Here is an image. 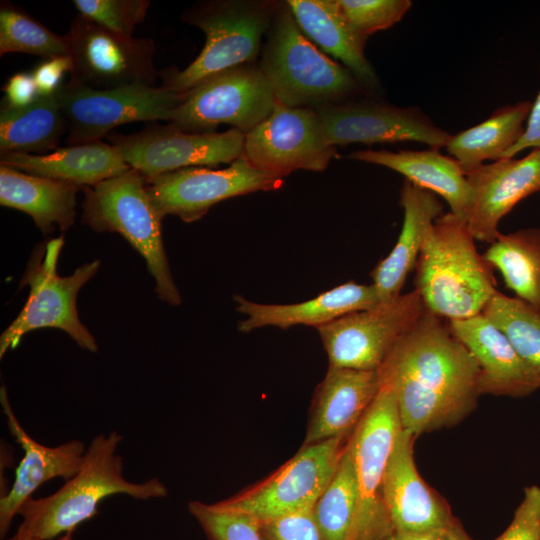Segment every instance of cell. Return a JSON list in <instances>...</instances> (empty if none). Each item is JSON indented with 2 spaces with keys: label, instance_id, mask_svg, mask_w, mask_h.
<instances>
[{
  "label": "cell",
  "instance_id": "cell-38",
  "mask_svg": "<svg viewBox=\"0 0 540 540\" xmlns=\"http://www.w3.org/2000/svg\"><path fill=\"white\" fill-rule=\"evenodd\" d=\"M312 509L258 522L262 540H323Z\"/></svg>",
  "mask_w": 540,
  "mask_h": 540
},
{
  "label": "cell",
  "instance_id": "cell-5",
  "mask_svg": "<svg viewBox=\"0 0 540 540\" xmlns=\"http://www.w3.org/2000/svg\"><path fill=\"white\" fill-rule=\"evenodd\" d=\"M278 2L269 0H212L197 2L182 15L206 36L199 55L185 69L159 71L161 86L185 93L227 69L255 63Z\"/></svg>",
  "mask_w": 540,
  "mask_h": 540
},
{
  "label": "cell",
  "instance_id": "cell-43",
  "mask_svg": "<svg viewBox=\"0 0 540 540\" xmlns=\"http://www.w3.org/2000/svg\"><path fill=\"white\" fill-rule=\"evenodd\" d=\"M540 70V65H539ZM540 149V91L527 118V125L519 140L503 155V158H513L519 152L527 149Z\"/></svg>",
  "mask_w": 540,
  "mask_h": 540
},
{
  "label": "cell",
  "instance_id": "cell-18",
  "mask_svg": "<svg viewBox=\"0 0 540 540\" xmlns=\"http://www.w3.org/2000/svg\"><path fill=\"white\" fill-rule=\"evenodd\" d=\"M416 438L400 430L384 471L383 500L394 531H425L457 520L448 502L419 474L414 461Z\"/></svg>",
  "mask_w": 540,
  "mask_h": 540
},
{
  "label": "cell",
  "instance_id": "cell-39",
  "mask_svg": "<svg viewBox=\"0 0 540 540\" xmlns=\"http://www.w3.org/2000/svg\"><path fill=\"white\" fill-rule=\"evenodd\" d=\"M494 540H540V486L524 489V498L511 523Z\"/></svg>",
  "mask_w": 540,
  "mask_h": 540
},
{
  "label": "cell",
  "instance_id": "cell-42",
  "mask_svg": "<svg viewBox=\"0 0 540 540\" xmlns=\"http://www.w3.org/2000/svg\"><path fill=\"white\" fill-rule=\"evenodd\" d=\"M382 540H473L464 530L462 524L457 519L447 526L419 531V532H399L392 531Z\"/></svg>",
  "mask_w": 540,
  "mask_h": 540
},
{
  "label": "cell",
  "instance_id": "cell-17",
  "mask_svg": "<svg viewBox=\"0 0 540 540\" xmlns=\"http://www.w3.org/2000/svg\"><path fill=\"white\" fill-rule=\"evenodd\" d=\"M316 112L333 146L415 141L440 149L451 137L417 107L367 100L330 104Z\"/></svg>",
  "mask_w": 540,
  "mask_h": 540
},
{
  "label": "cell",
  "instance_id": "cell-20",
  "mask_svg": "<svg viewBox=\"0 0 540 540\" xmlns=\"http://www.w3.org/2000/svg\"><path fill=\"white\" fill-rule=\"evenodd\" d=\"M454 336L479 368L480 395L523 397L540 388V377L519 356L506 335L482 313L450 320Z\"/></svg>",
  "mask_w": 540,
  "mask_h": 540
},
{
  "label": "cell",
  "instance_id": "cell-41",
  "mask_svg": "<svg viewBox=\"0 0 540 540\" xmlns=\"http://www.w3.org/2000/svg\"><path fill=\"white\" fill-rule=\"evenodd\" d=\"M5 96L2 107L18 109L35 102L40 94L32 73L18 72L13 74L3 87Z\"/></svg>",
  "mask_w": 540,
  "mask_h": 540
},
{
  "label": "cell",
  "instance_id": "cell-4",
  "mask_svg": "<svg viewBox=\"0 0 540 540\" xmlns=\"http://www.w3.org/2000/svg\"><path fill=\"white\" fill-rule=\"evenodd\" d=\"M259 63L275 100L293 108H319L366 93L354 74L304 34L287 3L278 2Z\"/></svg>",
  "mask_w": 540,
  "mask_h": 540
},
{
  "label": "cell",
  "instance_id": "cell-3",
  "mask_svg": "<svg viewBox=\"0 0 540 540\" xmlns=\"http://www.w3.org/2000/svg\"><path fill=\"white\" fill-rule=\"evenodd\" d=\"M121 440L116 431L95 436L74 477L55 493L38 499L30 497L22 504L18 515L23 521L17 530L38 540H51L74 532L80 523L92 518L106 497L116 494L138 500L166 497L167 488L156 477L142 483L125 479L122 457L116 454Z\"/></svg>",
  "mask_w": 540,
  "mask_h": 540
},
{
  "label": "cell",
  "instance_id": "cell-22",
  "mask_svg": "<svg viewBox=\"0 0 540 540\" xmlns=\"http://www.w3.org/2000/svg\"><path fill=\"white\" fill-rule=\"evenodd\" d=\"M0 403L7 417L9 431L24 451V456L15 470L12 487L0 498V537L3 539L19 508L32 497L38 487L56 477L67 481L78 473L86 447L76 439L56 447L38 443L26 433L17 420L5 386L0 388Z\"/></svg>",
  "mask_w": 540,
  "mask_h": 540
},
{
  "label": "cell",
  "instance_id": "cell-24",
  "mask_svg": "<svg viewBox=\"0 0 540 540\" xmlns=\"http://www.w3.org/2000/svg\"><path fill=\"white\" fill-rule=\"evenodd\" d=\"M348 158L392 169L416 186L441 196L454 215L467 221L473 203V191L460 166L439 149L421 151L359 150Z\"/></svg>",
  "mask_w": 540,
  "mask_h": 540
},
{
  "label": "cell",
  "instance_id": "cell-30",
  "mask_svg": "<svg viewBox=\"0 0 540 540\" xmlns=\"http://www.w3.org/2000/svg\"><path fill=\"white\" fill-rule=\"evenodd\" d=\"M531 107V101L523 100L498 108L485 121L451 135L447 152L463 171L502 159L522 136Z\"/></svg>",
  "mask_w": 540,
  "mask_h": 540
},
{
  "label": "cell",
  "instance_id": "cell-33",
  "mask_svg": "<svg viewBox=\"0 0 540 540\" xmlns=\"http://www.w3.org/2000/svg\"><path fill=\"white\" fill-rule=\"evenodd\" d=\"M482 314L506 335L519 356L540 377V312L517 297L497 291Z\"/></svg>",
  "mask_w": 540,
  "mask_h": 540
},
{
  "label": "cell",
  "instance_id": "cell-13",
  "mask_svg": "<svg viewBox=\"0 0 540 540\" xmlns=\"http://www.w3.org/2000/svg\"><path fill=\"white\" fill-rule=\"evenodd\" d=\"M401 429L395 396L381 385L346 442L355 470L361 540H382L393 531L383 500V476Z\"/></svg>",
  "mask_w": 540,
  "mask_h": 540
},
{
  "label": "cell",
  "instance_id": "cell-23",
  "mask_svg": "<svg viewBox=\"0 0 540 540\" xmlns=\"http://www.w3.org/2000/svg\"><path fill=\"white\" fill-rule=\"evenodd\" d=\"M236 310L246 316L238 330L249 333L272 326L283 330L305 325L315 328L329 324L345 315L366 310L381 301L372 284L347 282L318 296L293 304H262L251 302L240 295L233 296Z\"/></svg>",
  "mask_w": 540,
  "mask_h": 540
},
{
  "label": "cell",
  "instance_id": "cell-19",
  "mask_svg": "<svg viewBox=\"0 0 540 540\" xmlns=\"http://www.w3.org/2000/svg\"><path fill=\"white\" fill-rule=\"evenodd\" d=\"M473 191L467 220L475 240L491 244L498 224L522 199L540 191V149L521 159L502 158L464 171Z\"/></svg>",
  "mask_w": 540,
  "mask_h": 540
},
{
  "label": "cell",
  "instance_id": "cell-15",
  "mask_svg": "<svg viewBox=\"0 0 540 540\" xmlns=\"http://www.w3.org/2000/svg\"><path fill=\"white\" fill-rule=\"evenodd\" d=\"M106 138L132 169L151 178L189 167L231 164L243 154L245 133L235 128L189 133L168 123Z\"/></svg>",
  "mask_w": 540,
  "mask_h": 540
},
{
  "label": "cell",
  "instance_id": "cell-8",
  "mask_svg": "<svg viewBox=\"0 0 540 540\" xmlns=\"http://www.w3.org/2000/svg\"><path fill=\"white\" fill-rule=\"evenodd\" d=\"M275 102L260 65L243 64L185 92L168 123L189 133L214 132L218 125L228 124L246 134L271 113Z\"/></svg>",
  "mask_w": 540,
  "mask_h": 540
},
{
  "label": "cell",
  "instance_id": "cell-28",
  "mask_svg": "<svg viewBox=\"0 0 540 540\" xmlns=\"http://www.w3.org/2000/svg\"><path fill=\"white\" fill-rule=\"evenodd\" d=\"M79 186L0 164V204L33 219L43 234L68 230L76 217Z\"/></svg>",
  "mask_w": 540,
  "mask_h": 540
},
{
  "label": "cell",
  "instance_id": "cell-37",
  "mask_svg": "<svg viewBox=\"0 0 540 540\" xmlns=\"http://www.w3.org/2000/svg\"><path fill=\"white\" fill-rule=\"evenodd\" d=\"M350 26L368 38L399 22L411 8L410 0H336Z\"/></svg>",
  "mask_w": 540,
  "mask_h": 540
},
{
  "label": "cell",
  "instance_id": "cell-36",
  "mask_svg": "<svg viewBox=\"0 0 540 540\" xmlns=\"http://www.w3.org/2000/svg\"><path fill=\"white\" fill-rule=\"evenodd\" d=\"M78 14L120 35L133 36L147 15L149 0H73Z\"/></svg>",
  "mask_w": 540,
  "mask_h": 540
},
{
  "label": "cell",
  "instance_id": "cell-31",
  "mask_svg": "<svg viewBox=\"0 0 540 540\" xmlns=\"http://www.w3.org/2000/svg\"><path fill=\"white\" fill-rule=\"evenodd\" d=\"M483 255L506 287L540 312V228L499 233Z\"/></svg>",
  "mask_w": 540,
  "mask_h": 540
},
{
  "label": "cell",
  "instance_id": "cell-21",
  "mask_svg": "<svg viewBox=\"0 0 540 540\" xmlns=\"http://www.w3.org/2000/svg\"><path fill=\"white\" fill-rule=\"evenodd\" d=\"M380 389L378 370L329 365L312 398L303 445L349 438Z\"/></svg>",
  "mask_w": 540,
  "mask_h": 540
},
{
  "label": "cell",
  "instance_id": "cell-34",
  "mask_svg": "<svg viewBox=\"0 0 540 540\" xmlns=\"http://www.w3.org/2000/svg\"><path fill=\"white\" fill-rule=\"evenodd\" d=\"M26 53L43 60L69 55L65 35L50 31L23 9L1 2L0 55Z\"/></svg>",
  "mask_w": 540,
  "mask_h": 540
},
{
  "label": "cell",
  "instance_id": "cell-16",
  "mask_svg": "<svg viewBox=\"0 0 540 540\" xmlns=\"http://www.w3.org/2000/svg\"><path fill=\"white\" fill-rule=\"evenodd\" d=\"M149 197L162 217L187 223L201 219L215 204L257 191L277 190L283 179L253 168L240 157L224 169L189 167L145 178Z\"/></svg>",
  "mask_w": 540,
  "mask_h": 540
},
{
  "label": "cell",
  "instance_id": "cell-2",
  "mask_svg": "<svg viewBox=\"0 0 540 540\" xmlns=\"http://www.w3.org/2000/svg\"><path fill=\"white\" fill-rule=\"evenodd\" d=\"M467 221L443 213L427 229L415 269L425 310L445 320L483 312L497 290L493 266L478 253Z\"/></svg>",
  "mask_w": 540,
  "mask_h": 540
},
{
  "label": "cell",
  "instance_id": "cell-9",
  "mask_svg": "<svg viewBox=\"0 0 540 540\" xmlns=\"http://www.w3.org/2000/svg\"><path fill=\"white\" fill-rule=\"evenodd\" d=\"M348 438L302 445L274 473L220 506L268 521L312 509L331 482Z\"/></svg>",
  "mask_w": 540,
  "mask_h": 540
},
{
  "label": "cell",
  "instance_id": "cell-40",
  "mask_svg": "<svg viewBox=\"0 0 540 540\" xmlns=\"http://www.w3.org/2000/svg\"><path fill=\"white\" fill-rule=\"evenodd\" d=\"M72 71V59L69 55L43 60L31 72L40 96L56 93L64 84L65 74Z\"/></svg>",
  "mask_w": 540,
  "mask_h": 540
},
{
  "label": "cell",
  "instance_id": "cell-10",
  "mask_svg": "<svg viewBox=\"0 0 540 540\" xmlns=\"http://www.w3.org/2000/svg\"><path fill=\"white\" fill-rule=\"evenodd\" d=\"M58 95L67 121L68 146L100 141L118 126L169 120L184 93L162 86L131 85L93 89L64 83Z\"/></svg>",
  "mask_w": 540,
  "mask_h": 540
},
{
  "label": "cell",
  "instance_id": "cell-29",
  "mask_svg": "<svg viewBox=\"0 0 540 540\" xmlns=\"http://www.w3.org/2000/svg\"><path fill=\"white\" fill-rule=\"evenodd\" d=\"M67 121L58 91L18 109L2 107L0 153L44 155L58 148Z\"/></svg>",
  "mask_w": 540,
  "mask_h": 540
},
{
  "label": "cell",
  "instance_id": "cell-12",
  "mask_svg": "<svg viewBox=\"0 0 540 540\" xmlns=\"http://www.w3.org/2000/svg\"><path fill=\"white\" fill-rule=\"evenodd\" d=\"M424 311L421 297L414 289L316 329L329 365L374 371Z\"/></svg>",
  "mask_w": 540,
  "mask_h": 540
},
{
  "label": "cell",
  "instance_id": "cell-11",
  "mask_svg": "<svg viewBox=\"0 0 540 540\" xmlns=\"http://www.w3.org/2000/svg\"><path fill=\"white\" fill-rule=\"evenodd\" d=\"M65 37L72 59L69 82L75 85L93 89L155 86L159 78L152 39L114 33L80 14L71 21Z\"/></svg>",
  "mask_w": 540,
  "mask_h": 540
},
{
  "label": "cell",
  "instance_id": "cell-1",
  "mask_svg": "<svg viewBox=\"0 0 540 540\" xmlns=\"http://www.w3.org/2000/svg\"><path fill=\"white\" fill-rule=\"evenodd\" d=\"M444 320L425 310L378 369L416 437L458 424L480 396L478 365Z\"/></svg>",
  "mask_w": 540,
  "mask_h": 540
},
{
  "label": "cell",
  "instance_id": "cell-35",
  "mask_svg": "<svg viewBox=\"0 0 540 540\" xmlns=\"http://www.w3.org/2000/svg\"><path fill=\"white\" fill-rule=\"evenodd\" d=\"M188 510L208 540H262L258 521L247 514L200 501L189 502Z\"/></svg>",
  "mask_w": 540,
  "mask_h": 540
},
{
  "label": "cell",
  "instance_id": "cell-14",
  "mask_svg": "<svg viewBox=\"0 0 540 540\" xmlns=\"http://www.w3.org/2000/svg\"><path fill=\"white\" fill-rule=\"evenodd\" d=\"M337 156L313 108H293L279 102L245 134L242 158L253 168L283 179L297 170L324 171Z\"/></svg>",
  "mask_w": 540,
  "mask_h": 540
},
{
  "label": "cell",
  "instance_id": "cell-7",
  "mask_svg": "<svg viewBox=\"0 0 540 540\" xmlns=\"http://www.w3.org/2000/svg\"><path fill=\"white\" fill-rule=\"evenodd\" d=\"M64 239L50 240L32 254L20 287L30 292L21 312L0 337V357L20 343L23 336L40 328H57L67 333L82 349L96 352L94 336L82 324L77 311L79 290L97 273L100 261L78 267L69 276L57 274V261Z\"/></svg>",
  "mask_w": 540,
  "mask_h": 540
},
{
  "label": "cell",
  "instance_id": "cell-25",
  "mask_svg": "<svg viewBox=\"0 0 540 540\" xmlns=\"http://www.w3.org/2000/svg\"><path fill=\"white\" fill-rule=\"evenodd\" d=\"M404 219L398 240L371 273L372 285L381 302L401 295L408 274L415 268L427 229L443 214V205L433 192L405 180L400 191Z\"/></svg>",
  "mask_w": 540,
  "mask_h": 540
},
{
  "label": "cell",
  "instance_id": "cell-32",
  "mask_svg": "<svg viewBox=\"0 0 540 540\" xmlns=\"http://www.w3.org/2000/svg\"><path fill=\"white\" fill-rule=\"evenodd\" d=\"M312 512L323 540H361L355 470L346 444L336 472Z\"/></svg>",
  "mask_w": 540,
  "mask_h": 540
},
{
  "label": "cell",
  "instance_id": "cell-6",
  "mask_svg": "<svg viewBox=\"0 0 540 540\" xmlns=\"http://www.w3.org/2000/svg\"><path fill=\"white\" fill-rule=\"evenodd\" d=\"M82 223L98 232H116L144 258L158 298L178 306L182 298L173 280L164 243L163 217L153 205L145 177L134 169L82 188Z\"/></svg>",
  "mask_w": 540,
  "mask_h": 540
},
{
  "label": "cell",
  "instance_id": "cell-44",
  "mask_svg": "<svg viewBox=\"0 0 540 540\" xmlns=\"http://www.w3.org/2000/svg\"><path fill=\"white\" fill-rule=\"evenodd\" d=\"M73 539V532H68L63 534L59 539L57 540H72ZM7 540H38L22 531L17 530L16 533L8 538Z\"/></svg>",
  "mask_w": 540,
  "mask_h": 540
},
{
  "label": "cell",
  "instance_id": "cell-26",
  "mask_svg": "<svg viewBox=\"0 0 540 540\" xmlns=\"http://www.w3.org/2000/svg\"><path fill=\"white\" fill-rule=\"evenodd\" d=\"M287 3L304 34L340 60L366 93L375 94L380 90L377 74L365 56L367 38L350 26L336 0H289Z\"/></svg>",
  "mask_w": 540,
  "mask_h": 540
},
{
  "label": "cell",
  "instance_id": "cell-27",
  "mask_svg": "<svg viewBox=\"0 0 540 540\" xmlns=\"http://www.w3.org/2000/svg\"><path fill=\"white\" fill-rule=\"evenodd\" d=\"M0 164L81 188L132 169L112 144L102 141L57 148L44 155L0 153Z\"/></svg>",
  "mask_w": 540,
  "mask_h": 540
}]
</instances>
